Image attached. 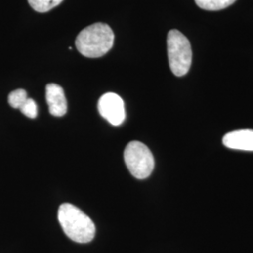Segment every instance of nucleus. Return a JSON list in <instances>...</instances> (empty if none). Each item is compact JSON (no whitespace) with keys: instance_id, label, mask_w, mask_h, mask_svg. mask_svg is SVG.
Masks as SVG:
<instances>
[{"instance_id":"f257e3e1","label":"nucleus","mask_w":253,"mask_h":253,"mask_svg":"<svg viewBox=\"0 0 253 253\" xmlns=\"http://www.w3.org/2000/svg\"><path fill=\"white\" fill-rule=\"evenodd\" d=\"M115 35L104 23H96L85 27L78 34L75 45L80 54L88 58H98L107 54L114 45Z\"/></svg>"},{"instance_id":"f03ea898","label":"nucleus","mask_w":253,"mask_h":253,"mask_svg":"<svg viewBox=\"0 0 253 253\" xmlns=\"http://www.w3.org/2000/svg\"><path fill=\"white\" fill-rule=\"evenodd\" d=\"M58 221L64 233L74 242L89 243L95 237L96 227L92 219L72 204L59 207Z\"/></svg>"},{"instance_id":"7ed1b4c3","label":"nucleus","mask_w":253,"mask_h":253,"mask_svg":"<svg viewBox=\"0 0 253 253\" xmlns=\"http://www.w3.org/2000/svg\"><path fill=\"white\" fill-rule=\"evenodd\" d=\"M167 51L172 73L177 77L189 73L192 61V51L187 37L176 29L170 30L167 37Z\"/></svg>"},{"instance_id":"20e7f679","label":"nucleus","mask_w":253,"mask_h":253,"mask_svg":"<svg viewBox=\"0 0 253 253\" xmlns=\"http://www.w3.org/2000/svg\"><path fill=\"white\" fill-rule=\"evenodd\" d=\"M124 161L129 172L137 179H145L153 172V154L143 143H128L124 151Z\"/></svg>"},{"instance_id":"39448f33","label":"nucleus","mask_w":253,"mask_h":253,"mask_svg":"<svg viewBox=\"0 0 253 253\" xmlns=\"http://www.w3.org/2000/svg\"><path fill=\"white\" fill-rule=\"evenodd\" d=\"M98 109L100 116L113 126H120L126 118L124 101L116 93L102 95L99 100Z\"/></svg>"},{"instance_id":"423d86ee","label":"nucleus","mask_w":253,"mask_h":253,"mask_svg":"<svg viewBox=\"0 0 253 253\" xmlns=\"http://www.w3.org/2000/svg\"><path fill=\"white\" fill-rule=\"evenodd\" d=\"M46 100L49 111L54 117H63L68 110V103L63 88L56 84L46 85Z\"/></svg>"},{"instance_id":"0eeeda50","label":"nucleus","mask_w":253,"mask_h":253,"mask_svg":"<svg viewBox=\"0 0 253 253\" xmlns=\"http://www.w3.org/2000/svg\"><path fill=\"white\" fill-rule=\"evenodd\" d=\"M222 143L228 148L253 151V130L240 129L229 132L223 136Z\"/></svg>"},{"instance_id":"6e6552de","label":"nucleus","mask_w":253,"mask_h":253,"mask_svg":"<svg viewBox=\"0 0 253 253\" xmlns=\"http://www.w3.org/2000/svg\"><path fill=\"white\" fill-rule=\"evenodd\" d=\"M236 0H195L197 6L207 10H219L233 5Z\"/></svg>"},{"instance_id":"1a4fd4ad","label":"nucleus","mask_w":253,"mask_h":253,"mask_svg":"<svg viewBox=\"0 0 253 253\" xmlns=\"http://www.w3.org/2000/svg\"><path fill=\"white\" fill-rule=\"evenodd\" d=\"M63 0H28L30 7L38 12H47L58 6Z\"/></svg>"},{"instance_id":"9d476101","label":"nucleus","mask_w":253,"mask_h":253,"mask_svg":"<svg viewBox=\"0 0 253 253\" xmlns=\"http://www.w3.org/2000/svg\"><path fill=\"white\" fill-rule=\"evenodd\" d=\"M27 91L24 89H16L12 91L9 95V104L14 109H20L27 101Z\"/></svg>"},{"instance_id":"9b49d317","label":"nucleus","mask_w":253,"mask_h":253,"mask_svg":"<svg viewBox=\"0 0 253 253\" xmlns=\"http://www.w3.org/2000/svg\"><path fill=\"white\" fill-rule=\"evenodd\" d=\"M20 111L28 118H36L38 116V107L35 100L28 98L25 104L20 108Z\"/></svg>"}]
</instances>
